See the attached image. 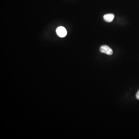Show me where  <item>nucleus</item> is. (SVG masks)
I'll use <instances>...</instances> for the list:
<instances>
[{
    "label": "nucleus",
    "mask_w": 139,
    "mask_h": 139,
    "mask_svg": "<svg viewBox=\"0 0 139 139\" xmlns=\"http://www.w3.org/2000/svg\"><path fill=\"white\" fill-rule=\"evenodd\" d=\"M100 52L102 53H105L108 55H111L113 54V51L111 48L107 45H103L100 47Z\"/></svg>",
    "instance_id": "1"
},
{
    "label": "nucleus",
    "mask_w": 139,
    "mask_h": 139,
    "mask_svg": "<svg viewBox=\"0 0 139 139\" xmlns=\"http://www.w3.org/2000/svg\"><path fill=\"white\" fill-rule=\"evenodd\" d=\"M56 33L60 37H64L67 34V31L64 27H59L56 30Z\"/></svg>",
    "instance_id": "2"
},
{
    "label": "nucleus",
    "mask_w": 139,
    "mask_h": 139,
    "mask_svg": "<svg viewBox=\"0 0 139 139\" xmlns=\"http://www.w3.org/2000/svg\"><path fill=\"white\" fill-rule=\"evenodd\" d=\"M114 18V15L113 14H106L104 16V19L106 22H111Z\"/></svg>",
    "instance_id": "3"
},
{
    "label": "nucleus",
    "mask_w": 139,
    "mask_h": 139,
    "mask_svg": "<svg viewBox=\"0 0 139 139\" xmlns=\"http://www.w3.org/2000/svg\"><path fill=\"white\" fill-rule=\"evenodd\" d=\"M136 97L137 99L139 100V90L137 92V93L136 94Z\"/></svg>",
    "instance_id": "4"
}]
</instances>
